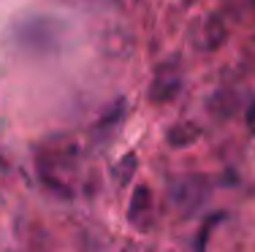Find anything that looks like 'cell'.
Listing matches in <instances>:
<instances>
[{"instance_id": "obj_4", "label": "cell", "mask_w": 255, "mask_h": 252, "mask_svg": "<svg viewBox=\"0 0 255 252\" xmlns=\"http://www.w3.org/2000/svg\"><path fill=\"white\" fill-rule=\"evenodd\" d=\"M133 173H136V155L128 152L125 158L117 163V168H114V176H117L120 184H128V179H130Z\"/></svg>"}, {"instance_id": "obj_1", "label": "cell", "mask_w": 255, "mask_h": 252, "mask_svg": "<svg viewBox=\"0 0 255 252\" xmlns=\"http://www.w3.org/2000/svg\"><path fill=\"white\" fill-rule=\"evenodd\" d=\"M179 87H182L179 71L166 63L155 71V79L149 84V100H152V103H166V100H171L174 95L179 92Z\"/></svg>"}, {"instance_id": "obj_3", "label": "cell", "mask_w": 255, "mask_h": 252, "mask_svg": "<svg viewBox=\"0 0 255 252\" xmlns=\"http://www.w3.org/2000/svg\"><path fill=\"white\" fill-rule=\"evenodd\" d=\"M198 136H201V128H198V125H193V122H177V125H171V128H168L166 141L171 144V147H187V144H193Z\"/></svg>"}, {"instance_id": "obj_5", "label": "cell", "mask_w": 255, "mask_h": 252, "mask_svg": "<svg viewBox=\"0 0 255 252\" xmlns=\"http://www.w3.org/2000/svg\"><path fill=\"white\" fill-rule=\"evenodd\" d=\"M247 128H250V133L255 136V100L250 103V109H247Z\"/></svg>"}, {"instance_id": "obj_2", "label": "cell", "mask_w": 255, "mask_h": 252, "mask_svg": "<svg viewBox=\"0 0 255 252\" xmlns=\"http://www.w3.org/2000/svg\"><path fill=\"white\" fill-rule=\"evenodd\" d=\"M149 203H152V195L144 184H138L130 195V209H128V220L133 225H144V214H149Z\"/></svg>"}]
</instances>
